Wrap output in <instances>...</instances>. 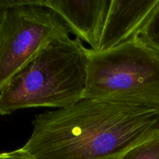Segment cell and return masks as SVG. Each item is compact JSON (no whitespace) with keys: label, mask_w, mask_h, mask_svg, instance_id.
<instances>
[{"label":"cell","mask_w":159,"mask_h":159,"mask_svg":"<svg viewBox=\"0 0 159 159\" xmlns=\"http://www.w3.org/2000/svg\"><path fill=\"white\" fill-rule=\"evenodd\" d=\"M32 124L22 148L35 159H120L159 130V110L82 99Z\"/></svg>","instance_id":"1"},{"label":"cell","mask_w":159,"mask_h":159,"mask_svg":"<svg viewBox=\"0 0 159 159\" xmlns=\"http://www.w3.org/2000/svg\"><path fill=\"white\" fill-rule=\"evenodd\" d=\"M89 48L79 38L54 40L0 85V113L27 108L62 109L83 99Z\"/></svg>","instance_id":"2"},{"label":"cell","mask_w":159,"mask_h":159,"mask_svg":"<svg viewBox=\"0 0 159 159\" xmlns=\"http://www.w3.org/2000/svg\"><path fill=\"white\" fill-rule=\"evenodd\" d=\"M83 99L159 110V52L141 37L106 51L89 48Z\"/></svg>","instance_id":"3"},{"label":"cell","mask_w":159,"mask_h":159,"mask_svg":"<svg viewBox=\"0 0 159 159\" xmlns=\"http://www.w3.org/2000/svg\"><path fill=\"white\" fill-rule=\"evenodd\" d=\"M71 32L45 0H0V85Z\"/></svg>","instance_id":"4"},{"label":"cell","mask_w":159,"mask_h":159,"mask_svg":"<svg viewBox=\"0 0 159 159\" xmlns=\"http://www.w3.org/2000/svg\"><path fill=\"white\" fill-rule=\"evenodd\" d=\"M159 0H111L98 51H106L141 37Z\"/></svg>","instance_id":"5"},{"label":"cell","mask_w":159,"mask_h":159,"mask_svg":"<svg viewBox=\"0 0 159 159\" xmlns=\"http://www.w3.org/2000/svg\"><path fill=\"white\" fill-rule=\"evenodd\" d=\"M111 0H45L61 17L71 34L98 51Z\"/></svg>","instance_id":"6"},{"label":"cell","mask_w":159,"mask_h":159,"mask_svg":"<svg viewBox=\"0 0 159 159\" xmlns=\"http://www.w3.org/2000/svg\"><path fill=\"white\" fill-rule=\"evenodd\" d=\"M120 159H159V130L127 151Z\"/></svg>","instance_id":"7"},{"label":"cell","mask_w":159,"mask_h":159,"mask_svg":"<svg viewBox=\"0 0 159 159\" xmlns=\"http://www.w3.org/2000/svg\"><path fill=\"white\" fill-rule=\"evenodd\" d=\"M141 38L159 52V6L146 24Z\"/></svg>","instance_id":"8"},{"label":"cell","mask_w":159,"mask_h":159,"mask_svg":"<svg viewBox=\"0 0 159 159\" xmlns=\"http://www.w3.org/2000/svg\"><path fill=\"white\" fill-rule=\"evenodd\" d=\"M0 159H35L22 148L11 152H3L0 155Z\"/></svg>","instance_id":"9"}]
</instances>
